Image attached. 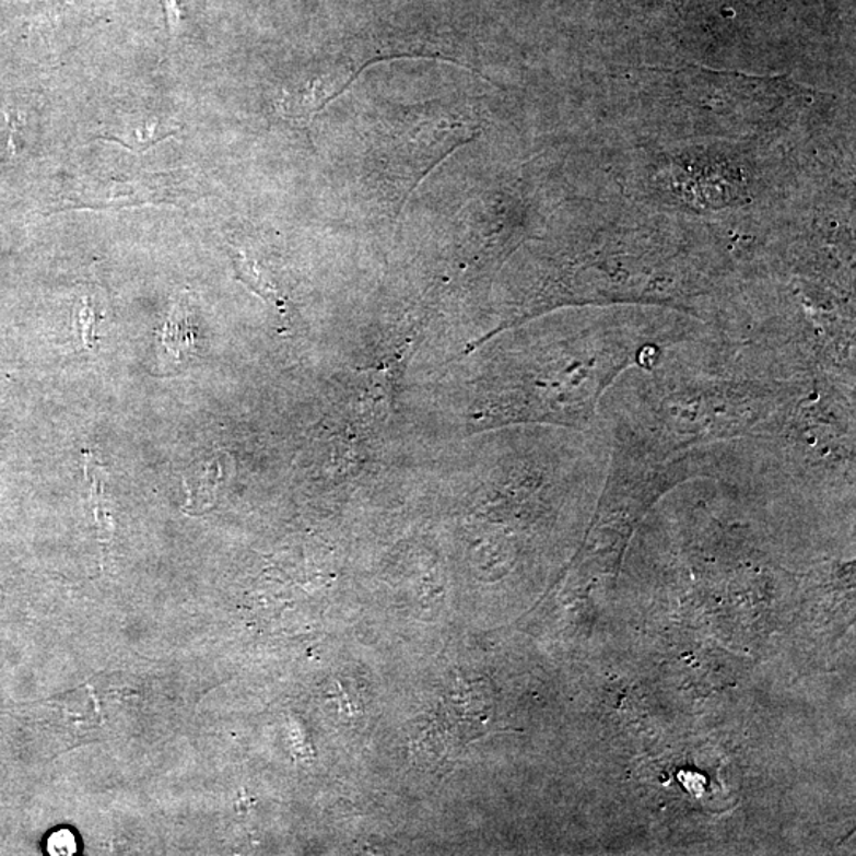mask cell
Here are the masks:
<instances>
[{
  "instance_id": "obj_5",
  "label": "cell",
  "mask_w": 856,
  "mask_h": 856,
  "mask_svg": "<svg viewBox=\"0 0 856 856\" xmlns=\"http://www.w3.org/2000/svg\"><path fill=\"white\" fill-rule=\"evenodd\" d=\"M47 848L49 855L69 856L75 855L77 840L69 830L55 831L48 837Z\"/></svg>"
},
{
  "instance_id": "obj_2",
  "label": "cell",
  "mask_w": 856,
  "mask_h": 856,
  "mask_svg": "<svg viewBox=\"0 0 856 856\" xmlns=\"http://www.w3.org/2000/svg\"><path fill=\"white\" fill-rule=\"evenodd\" d=\"M159 341L165 354L176 364L196 351V330L189 323L188 305L185 302L175 303L167 323L159 332Z\"/></svg>"
},
{
  "instance_id": "obj_3",
  "label": "cell",
  "mask_w": 856,
  "mask_h": 856,
  "mask_svg": "<svg viewBox=\"0 0 856 856\" xmlns=\"http://www.w3.org/2000/svg\"><path fill=\"white\" fill-rule=\"evenodd\" d=\"M174 136L175 130L171 127H164L159 121H150L140 126L119 127V129L105 132L101 139L122 144L133 153H144L153 144L164 142L165 139H171Z\"/></svg>"
},
{
  "instance_id": "obj_4",
  "label": "cell",
  "mask_w": 856,
  "mask_h": 856,
  "mask_svg": "<svg viewBox=\"0 0 856 856\" xmlns=\"http://www.w3.org/2000/svg\"><path fill=\"white\" fill-rule=\"evenodd\" d=\"M79 326L81 332V340H83L84 347L94 349V326H95V312L93 305L86 297L81 298L79 303Z\"/></svg>"
},
{
  "instance_id": "obj_1",
  "label": "cell",
  "mask_w": 856,
  "mask_h": 856,
  "mask_svg": "<svg viewBox=\"0 0 856 856\" xmlns=\"http://www.w3.org/2000/svg\"><path fill=\"white\" fill-rule=\"evenodd\" d=\"M66 210H105V208L139 207L144 203L172 202L171 194L161 179H133V181H91L69 190Z\"/></svg>"
}]
</instances>
